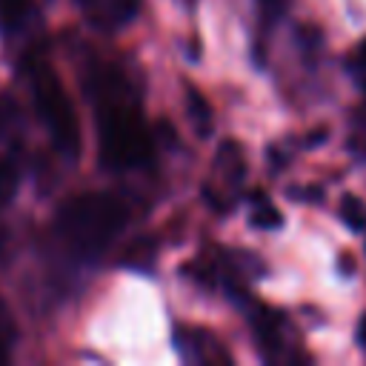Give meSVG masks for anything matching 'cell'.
<instances>
[{"label": "cell", "instance_id": "5b68a950", "mask_svg": "<svg viewBox=\"0 0 366 366\" xmlns=\"http://www.w3.org/2000/svg\"><path fill=\"white\" fill-rule=\"evenodd\" d=\"M214 172H220V180L223 183H212V186H226L234 189L243 183V174H246V163H243V149L234 143V140H223L220 149H217V157H214Z\"/></svg>", "mask_w": 366, "mask_h": 366}, {"label": "cell", "instance_id": "6da1fadb", "mask_svg": "<svg viewBox=\"0 0 366 366\" xmlns=\"http://www.w3.org/2000/svg\"><path fill=\"white\" fill-rule=\"evenodd\" d=\"M86 92L97 112L103 163L109 169H137L149 163L154 137L140 114L129 80L112 66H94L86 77Z\"/></svg>", "mask_w": 366, "mask_h": 366}, {"label": "cell", "instance_id": "7c38bea8", "mask_svg": "<svg viewBox=\"0 0 366 366\" xmlns=\"http://www.w3.org/2000/svg\"><path fill=\"white\" fill-rule=\"evenodd\" d=\"M252 223L260 226V229H277V226L283 223V217H280L277 209H272L269 203H263V206H257V212L252 214Z\"/></svg>", "mask_w": 366, "mask_h": 366}, {"label": "cell", "instance_id": "4fadbf2b", "mask_svg": "<svg viewBox=\"0 0 366 366\" xmlns=\"http://www.w3.org/2000/svg\"><path fill=\"white\" fill-rule=\"evenodd\" d=\"M355 66H357V69H366V40L357 46V54H355Z\"/></svg>", "mask_w": 366, "mask_h": 366}, {"label": "cell", "instance_id": "9a60e30c", "mask_svg": "<svg viewBox=\"0 0 366 366\" xmlns=\"http://www.w3.org/2000/svg\"><path fill=\"white\" fill-rule=\"evenodd\" d=\"M6 120H9V112H6V106H3V103H0V129H3V126H6Z\"/></svg>", "mask_w": 366, "mask_h": 366}, {"label": "cell", "instance_id": "7a4b0ae2", "mask_svg": "<svg viewBox=\"0 0 366 366\" xmlns=\"http://www.w3.org/2000/svg\"><path fill=\"white\" fill-rule=\"evenodd\" d=\"M129 209L117 194L109 192H83L69 197L57 217V237L80 257H97L126 226Z\"/></svg>", "mask_w": 366, "mask_h": 366}, {"label": "cell", "instance_id": "8fae6325", "mask_svg": "<svg viewBox=\"0 0 366 366\" xmlns=\"http://www.w3.org/2000/svg\"><path fill=\"white\" fill-rule=\"evenodd\" d=\"M257 6H260V17H263V23L272 26V23H277V20L286 14L289 0H257Z\"/></svg>", "mask_w": 366, "mask_h": 366}, {"label": "cell", "instance_id": "3957f363", "mask_svg": "<svg viewBox=\"0 0 366 366\" xmlns=\"http://www.w3.org/2000/svg\"><path fill=\"white\" fill-rule=\"evenodd\" d=\"M29 80H31V97L37 103L40 120L49 129L54 149L63 157L74 160L80 154V126H77L74 106H71L60 77L54 74V69L46 60H34L29 69Z\"/></svg>", "mask_w": 366, "mask_h": 366}, {"label": "cell", "instance_id": "30bf717a", "mask_svg": "<svg viewBox=\"0 0 366 366\" xmlns=\"http://www.w3.org/2000/svg\"><path fill=\"white\" fill-rule=\"evenodd\" d=\"M11 340H14V323L6 312V306L0 303V363L9 360V349H11Z\"/></svg>", "mask_w": 366, "mask_h": 366}, {"label": "cell", "instance_id": "8992f818", "mask_svg": "<svg viewBox=\"0 0 366 366\" xmlns=\"http://www.w3.org/2000/svg\"><path fill=\"white\" fill-rule=\"evenodd\" d=\"M20 186V169L11 154H0V209L9 206Z\"/></svg>", "mask_w": 366, "mask_h": 366}, {"label": "cell", "instance_id": "277c9868", "mask_svg": "<svg viewBox=\"0 0 366 366\" xmlns=\"http://www.w3.org/2000/svg\"><path fill=\"white\" fill-rule=\"evenodd\" d=\"M177 346L189 360H197V363H214V360L229 363L232 360L229 352L220 346V340H214L203 329H180L177 332Z\"/></svg>", "mask_w": 366, "mask_h": 366}, {"label": "cell", "instance_id": "ba28073f", "mask_svg": "<svg viewBox=\"0 0 366 366\" xmlns=\"http://www.w3.org/2000/svg\"><path fill=\"white\" fill-rule=\"evenodd\" d=\"M152 257H154V243H152V240H137V243L126 252L123 263H129V266H134V269H146Z\"/></svg>", "mask_w": 366, "mask_h": 366}, {"label": "cell", "instance_id": "52a82bcc", "mask_svg": "<svg viewBox=\"0 0 366 366\" xmlns=\"http://www.w3.org/2000/svg\"><path fill=\"white\" fill-rule=\"evenodd\" d=\"M340 214H343V220H346L355 232H366V206H363V200L346 194V197H343V206H340Z\"/></svg>", "mask_w": 366, "mask_h": 366}, {"label": "cell", "instance_id": "5bb4252c", "mask_svg": "<svg viewBox=\"0 0 366 366\" xmlns=\"http://www.w3.org/2000/svg\"><path fill=\"white\" fill-rule=\"evenodd\" d=\"M357 340H360V346H366V317L360 320V329H357Z\"/></svg>", "mask_w": 366, "mask_h": 366}, {"label": "cell", "instance_id": "2e32d148", "mask_svg": "<svg viewBox=\"0 0 366 366\" xmlns=\"http://www.w3.org/2000/svg\"><path fill=\"white\" fill-rule=\"evenodd\" d=\"M363 89H366V86H363Z\"/></svg>", "mask_w": 366, "mask_h": 366}, {"label": "cell", "instance_id": "9c48e42d", "mask_svg": "<svg viewBox=\"0 0 366 366\" xmlns=\"http://www.w3.org/2000/svg\"><path fill=\"white\" fill-rule=\"evenodd\" d=\"M189 106H192V120L197 123V129H200V134H206L209 132V126H212V117H209V106H206V100L192 89L189 92Z\"/></svg>", "mask_w": 366, "mask_h": 366}]
</instances>
